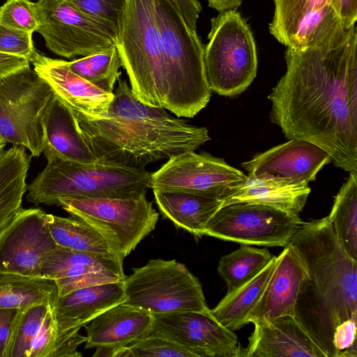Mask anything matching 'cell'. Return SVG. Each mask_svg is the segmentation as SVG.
I'll return each instance as SVG.
<instances>
[{
    "label": "cell",
    "mask_w": 357,
    "mask_h": 357,
    "mask_svg": "<svg viewBox=\"0 0 357 357\" xmlns=\"http://www.w3.org/2000/svg\"><path fill=\"white\" fill-rule=\"evenodd\" d=\"M287 70L268 96L286 138L321 148L337 167L357 172V31L341 42L285 52Z\"/></svg>",
    "instance_id": "obj_1"
},
{
    "label": "cell",
    "mask_w": 357,
    "mask_h": 357,
    "mask_svg": "<svg viewBox=\"0 0 357 357\" xmlns=\"http://www.w3.org/2000/svg\"><path fill=\"white\" fill-rule=\"evenodd\" d=\"M306 268L295 317L326 355L357 349V261L335 237L328 218L303 222L289 241Z\"/></svg>",
    "instance_id": "obj_2"
},
{
    "label": "cell",
    "mask_w": 357,
    "mask_h": 357,
    "mask_svg": "<svg viewBox=\"0 0 357 357\" xmlns=\"http://www.w3.org/2000/svg\"><path fill=\"white\" fill-rule=\"evenodd\" d=\"M73 114L82 136L98 159L140 169L195 151L210 140L207 128L141 102L126 80L120 78L106 117L94 119Z\"/></svg>",
    "instance_id": "obj_3"
},
{
    "label": "cell",
    "mask_w": 357,
    "mask_h": 357,
    "mask_svg": "<svg viewBox=\"0 0 357 357\" xmlns=\"http://www.w3.org/2000/svg\"><path fill=\"white\" fill-rule=\"evenodd\" d=\"M45 169L27 185L26 199L38 206H57L69 197L126 198L150 188L151 173L99 159L79 163L56 156L46 157Z\"/></svg>",
    "instance_id": "obj_4"
},
{
    "label": "cell",
    "mask_w": 357,
    "mask_h": 357,
    "mask_svg": "<svg viewBox=\"0 0 357 357\" xmlns=\"http://www.w3.org/2000/svg\"><path fill=\"white\" fill-rule=\"evenodd\" d=\"M116 46L136 98L172 112L154 0H126Z\"/></svg>",
    "instance_id": "obj_5"
},
{
    "label": "cell",
    "mask_w": 357,
    "mask_h": 357,
    "mask_svg": "<svg viewBox=\"0 0 357 357\" xmlns=\"http://www.w3.org/2000/svg\"><path fill=\"white\" fill-rule=\"evenodd\" d=\"M169 89L177 117L192 118L210 100L204 47L172 0H154Z\"/></svg>",
    "instance_id": "obj_6"
},
{
    "label": "cell",
    "mask_w": 357,
    "mask_h": 357,
    "mask_svg": "<svg viewBox=\"0 0 357 357\" xmlns=\"http://www.w3.org/2000/svg\"><path fill=\"white\" fill-rule=\"evenodd\" d=\"M204 61L209 88L225 96L243 92L257 75L253 34L237 10L220 13L211 20Z\"/></svg>",
    "instance_id": "obj_7"
},
{
    "label": "cell",
    "mask_w": 357,
    "mask_h": 357,
    "mask_svg": "<svg viewBox=\"0 0 357 357\" xmlns=\"http://www.w3.org/2000/svg\"><path fill=\"white\" fill-rule=\"evenodd\" d=\"M57 206L96 230L122 259L154 230L159 215L146 191L126 198H63Z\"/></svg>",
    "instance_id": "obj_8"
},
{
    "label": "cell",
    "mask_w": 357,
    "mask_h": 357,
    "mask_svg": "<svg viewBox=\"0 0 357 357\" xmlns=\"http://www.w3.org/2000/svg\"><path fill=\"white\" fill-rule=\"evenodd\" d=\"M30 66L0 79V137L39 156L45 145V119L54 98Z\"/></svg>",
    "instance_id": "obj_9"
},
{
    "label": "cell",
    "mask_w": 357,
    "mask_h": 357,
    "mask_svg": "<svg viewBox=\"0 0 357 357\" xmlns=\"http://www.w3.org/2000/svg\"><path fill=\"white\" fill-rule=\"evenodd\" d=\"M123 284V303L151 314L211 312L199 279L174 259H150L133 268Z\"/></svg>",
    "instance_id": "obj_10"
},
{
    "label": "cell",
    "mask_w": 357,
    "mask_h": 357,
    "mask_svg": "<svg viewBox=\"0 0 357 357\" xmlns=\"http://www.w3.org/2000/svg\"><path fill=\"white\" fill-rule=\"evenodd\" d=\"M36 30L53 53L67 59L85 56L116 45L118 27L89 15L66 0L35 2Z\"/></svg>",
    "instance_id": "obj_11"
},
{
    "label": "cell",
    "mask_w": 357,
    "mask_h": 357,
    "mask_svg": "<svg viewBox=\"0 0 357 357\" xmlns=\"http://www.w3.org/2000/svg\"><path fill=\"white\" fill-rule=\"evenodd\" d=\"M303 222L297 214L237 202L222 206L207 222L204 234L245 245L285 247Z\"/></svg>",
    "instance_id": "obj_12"
},
{
    "label": "cell",
    "mask_w": 357,
    "mask_h": 357,
    "mask_svg": "<svg viewBox=\"0 0 357 357\" xmlns=\"http://www.w3.org/2000/svg\"><path fill=\"white\" fill-rule=\"evenodd\" d=\"M248 175L224 159L188 151L170 158L151 173L150 188L177 190L224 199L245 183Z\"/></svg>",
    "instance_id": "obj_13"
},
{
    "label": "cell",
    "mask_w": 357,
    "mask_h": 357,
    "mask_svg": "<svg viewBox=\"0 0 357 357\" xmlns=\"http://www.w3.org/2000/svg\"><path fill=\"white\" fill-rule=\"evenodd\" d=\"M126 299L123 282L79 288L57 296L52 307L56 339L49 357H80L79 345L86 336L79 331L109 308Z\"/></svg>",
    "instance_id": "obj_14"
},
{
    "label": "cell",
    "mask_w": 357,
    "mask_h": 357,
    "mask_svg": "<svg viewBox=\"0 0 357 357\" xmlns=\"http://www.w3.org/2000/svg\"><path fill=\"white\" fill-rule=\"evenodd\" d=\"M40 208H22L0 234V272L40 277L44 262L58 247Z\"/></svg>",
    "instance_id": "obj_15"
},
{
    "label": "cell",
    "mask_w": 357,
    "mask_h": 357,
    "mask_svg": "<svg viewBox=\"0 0 357 357\" xmlns=\"http://www.w3.org/2000/svg\"><path fill=\"white\" fill-rule=\"evenodd\" d=\"M153 331L192 351L197 357H237L238 338L211 314H152Z\"/></svg>",
    "instance_id": "obj_16"
},
{
    "label": "cell",
    "mask_w": 357,
    "mask_h": 357,
    "mask_svg": "<svg viewBox=\"0 0 357 357\" xmlns=\"http://www.w3.org/2000/svg\"><path fill=\"white\" fill-rule=\"evenodd\" d=\"M331 162V156L314 144L291 139L255 155L242 163L255 177L268 178L292 184H308L318 172Z\"/></svg>",
    "instance_id": "obj_17"
},
{
    "label": "cell",
    "mask_w": 357,
    "mask_h": 357,
    "mask_svg": "<svg viewBox=\"0 0 357 357\" xmlns=\"http://www.w3.org/2000/svg\"><path fill=\"white\" fill-rule=\"evenodd\" d=\"M40 277L54 280L58 296L97 284L123 282V259L79 252L58 246L44 262Z\"/></svg>",
    "instance_id": "obj_18"
},
{
    "label": "cell",
    "mask_w": 357,
    "mask_h": 357,
    "mask_svg": "<svg viewBox=\"0 0 357 357\" xmlns=\"http://www.w3.org/2000/svg\"><path fill=\"white\" fill-rule=\"evenodd\" d=\"M30 63L54 95L73 112L94 119L106 117L114 92H106L74 73L66 61L47 57L36 50Z\"/></svg>",
    "instance_id": "obj_19"
},
{
    "label": "cell",
    "mask_w": 357,
    "mask_h": 357,
    "mask_svg": "<svg viewBox=\"0 0 357 357\" xmlns=\"http://www.w3.org/2000/svg\"><path fill=\"white\" fill-rule=\"evenodd\" d=\"M306 276L305 264L296 248L289 243L276 257L272 274L246 323L285 315L295 317L297 297Z\"/></svg>",
    "instance_id": "obj_20"
},
{
    "label": "cell",
    "mask_w": 357,
    "mask_h": 357,
    "mask_svg": "<svg viewBox=\"0 0 357 357\" xmlns=\"http://www.w3.org/2000/svg\"><path fill=\"white\" fill-rule=\"evenodd\" d=\"M245 348L237 357H326L295 317L285 315L253 323Z\"/></svg>",
    "instance_id": "obj_21"
},
{
    "label": "cell",
    "mask_w": 357,
    "mask_h": 357,
    "mask_svg": "<svg viewBox=\"0 0 357 357\" xmlns=\"http://www.w3.org/2000/svg\"><path fill=\"white\" fill-rule=\"evenodd\" d=\"M85 349L128 347L153 331L149 312L124 303L114 305L84 326Z\"/></svg>",
    "instance_id": "obj_22"
},
{
    "label": "cell",
    "mask_w": 357,
    "mask_h": 357,
    "mask_svg": "<svg viewBox=\"0 0 357 357\" xmlns=\"http://www.w3.org/2000/svg\"><path fill=\"white\" fill-rule=\"evenodd\" d=\"M45 145L43 153L79 163L99 159L82 136L73 111L56 96L45 119Z\"/></svg>",
    "instance_id": "obj_23"
},
{
    "label": "cell",
    "mask_w": 357,
    "mask_h": 357,
    "mask_svg": "<svg viewBox=\"0 0 357 357\" xmlns=\"http://www.w3.org/2000/svg\"><path fill=\"white\" fill-rule=\"evenodd\" d=\"M162 216L196 238L204 236L207 222L222 206V199L177 190H153Z\"/></svg>",
    "instance_id": "obj_24"
},
{
    "label": "cell",
    "mask_w": 357,
    "mask_h": 357,
    "mask_svg": "<svg viewBox=\"0 0 357 357\" xmlns=\"http://www.w3.org/2000/svg\"><path fill=\"white\" fill-rule=\"evenodd\" d=\"M310 188L308 184H292L248 174L244 185L222 200V205L250 202L272 206L298 215L304 208Z\"/></svg>",
    "instance_id": "obj_25"
},
{
    "label": "cell",
    "mask_w": 357,
    "mask_h": 357,
    "mask_svg": "<svg viewBox=\"0 0 357 357\" xmlns=\"http://www.w3.org/2000/svg\"><path fill=\"white\" fill-rule=\"evenodd\" d=\"M30 162L25 148L20 146L6 150L0 160V234L22 209Z\"/></svg>",
    "instance_id": "obj_26"
},
{
    "label": "cell",
    "mask_w": 357,
    "mask_h": 357,
    "mask_svg": "<svg viewBox=\"0 0 357 357\" xmlns=\"http://www.w3.org/2000/svg\"><path fill=\"white\" fill-rule=\"evenodd\" d=\"M57 296L58 288L54 280L0 272V308L25 310L37 304L53 307Z\"/></svg>",
    "instance_id": "obj_27"
},
{
    "label": "cell",
    "mask_w": 357,
    "mask_h": 357,
    "mask_svg": "<svg viewBox=\"0 0 357 357\" xmlns=\"http://www.w3.org/2000/svg\"><path fill=\"white\" fill-rule=\"evenodd\" d=\"M276 257L256 276L234 291L226 294L213 309L214 319L234 331L247 324L246 319L264 291L275 264Z\"/></svg>",
    "instance_id": "obj_28"
},
{
    "label": "cell",
    "mask_w": 357,
    "mask_h": 357,
    "mask_svg": "<svg viewBox=\"0 0 357 357\" xmlns=\"http://www.w3.org/2000/svg\"><path fill=\"white\" fill-rule=\"evenodd\" d=\"M46 219L58 246L79 252L121 259L96 230L81 220L47 213Z\"/></svg>",
    "instance_id": "obj_29"
},
{
    "label": "cell",
    "mask_w": 357,
    "mask_h": 357,
    "mask_svg": "<svg viewBox=\"0 0 357 357\" xmlns=\"http://www.w3.org/2000/svg\"><path fill=\"white\" fill-rule=\"evenodd\" d=\"M328 218L341 246L357 261V172L349 173L335 197Z\"/></svg>",
    "instance_id": "obj_30"
},
{
    "label": "cell",
    "mask_w": 357,
    "mask_h": 357,
    "mask_svg": "<svg viewBox=\"0 0 357 357\" xmlns=\"http://www.w3.org/2000/svg\"><path fill=\"white\" fill-rule=\"evenodd\" d=\"M350 29H344L339 16L331 5L328 4L302 22L287 47L300 50L344 41Z\"/></svg>",
    "instance_id": "obj_31"
},
{
    "label": "cell",
    "mask_w": 357,
    "mask_h": 357,
    "mask_svg": "<svg viewBox=\"0 0 357 357\" xmlns=\"http://www.w3.org/2000/svg\"><path fill=\"white\" fill-rule=\"evenodd\" d=\"M267 248H256L242 244L235 251L222 256L218 263V273L230 294L250 281L274 258Z\"/></svg>",
    "instance_id": "obj_32"
},
{
    "label": "cell",
    "mask_w": 357,
    "mask_h": 357,
    "mask_svg": "<svg viewBox=\"0 0 357 357\" xmlns=\"http://www.w3.org/2000/svg\"><path fill=\"white\" fill-rule=\"evenodd\" d=\"M66 63L74 73L109 93L114 92L121 74L122 62L115 45Z\"/></svg>",
    "instance_id": "obj_33"
},
{
    "label": "cell",
    "mask_w": 357,
    "mask_h": 357,
    "mask_svg": "<svg viewBox=\"0 0 357 357\" xmlns=\"http://www.w3.org/2000/svg\"><path fill=\"white\" fill-rule=\"evenodd\" d=\"M274 15L268 29L275 38L287 46L297 28L310 14L331 4L330 0H273Z\"/></svg>",
    "instance_id": "obj_34"
},
{
    "label": "cell",
    "mask_w": 357,
    "mask_h": 357,
    "mask_svg": "<svg viewBox=\"0 0 357 357\" xmlns=\"http://www.w3.org/2000/svg\"><path fill=\"white\" fill-rule=\"evenodd\" d=\"M50 305L37 304L23 311L15 338L11 357H29L32 340L39 333Z\"/></svg>",
    "instance_id": "obj_35"
},
{
    "label": "cell",
    "mask_w": 357,
    "mask_h": 357,
    "mask_svg": "<svg viewBox=\"0 0 357 357\" xmlns=\"http://www.w3.org/2000/svg\"><path fill=\"white\" fill-rule=\"evenodd\" d=\"M197 357L190 349L152 331L128 347V357Z\"/></svg>",
    "instance_id": "obj_36"
},
{
    "label": "cell",
    "mask_w": 357,
    "mask_h": 357,
    "mask_svg": "<svg viewBox=\"0 0 357 357\" xmlns=\"http://www.w3.org/2000/svg\"><path fill=\"white\" fill-rule=\"evenodd\" d=\"M0 23L26 32L36 31L38 22L35 2L30 0H7L0 7Z\"/></svg>",
    "instance_id": "obj_37"
},
{
    "label": "cell",
    "mask_w": 357,
    "mask_h": 357,
    "mask_svg": "<svg viewBox=\"0 0 357 357\" xmlns=\"http://www.w3.org/2000/svg\"><path fill=\"white\" fill-rule=\"evenodd\" d=\"M83 13L118 27L126 0H66Z\"/></svg>",
    "instance_id": "obj_38"
},
{
    "label": "cell",
    "mask_w": 357,
    "mask_h": 357,
    "mask_svg": "<svg viewBox=\"0 0 357 357\" xmlns=\"http://www.w3.org/2000/svg\"><path fill=\"white\" fill-rule=\"evenodd\" d=\"M32 33L0 23V52L29 60L36 50Z\"/></svg>",
    "instance_id": "obj_39"
},
{
    "label": "cell",
    "mask_w": 357,
    "mask_h": 357,
    "mask_svg": "<svg viewBox=\"0 0 357 357\" xmlns=\"http://www.w3.org/2000/svg\"><path fill=\"white\" fill-rule=\"evenodd\" d=\"M22 310L0 308V357H11L17 327Z\"/></svg>",
    "instance_id": "obj_40"
},
{
    "label": "cell",
    "mask_w": 357,
    "mask_h": 357,
    "mask_svg": "<svg viewBox=\"0 0 357 357\" xmlns=\"http://www.w3.org/2000/svg\"><path fill=\"white\" fill-rule=\"evenodd\" d=\"M56 335V324L52 307L45 317L39 333L31 342L29 357H49Z\"/></svg>",
    "instance_id": "obj_41"
},
{
    "label": "cell",
    "mask_w": 357,
    "mask_h": 357,
    "mask_svg": "<svg viewBox=\"0 0 357 357\" xmlns=\"http://www.w3.org/2000/svg\"><path fill=\"white\" fill-rule=\"evenodd\" d=\"M344 30L354 26L357 20V0H330Z\"/></svg>",
    "instance_id": "obj_42"
},
{
    "label": "cell",
    "mask_w": 357,
    "mask_h": 357,
    "mask_svg": "<svg viewBox=\"0 0 357 357\" xmlns=\"http://www.w3.org/2000/svg\"><path fill=\"white\" fill-rule=\"evenodd\" d=\"M176 5L186 24L194 31H197V21L202 10L197 0H172Z\"/></svg>",
    "instance_id": "obj_43"
},
{
    "label": "cell",
    "mask_w": 357,
    "mask_h": 357,
    "mask_svg": "<svg viewBox=\"0 0 357 357\" xmlns=\"http://www.w3.org/2000/svg\"><path fill=\"white\" fill-rule=\"evenodd\" d=\"M28 59L0 52V79L6 77L26 66Z\"/></svg>",
    "instance_id": "obj_44"
},
{
    "label": "cell",
    "mask_w": 357,
    "mask_h": 357,
    "mask_svg": "<svg viewBox=\"0 0 357 357\" xmlns=\"http://www.w3.org/2000/svg\"><path fill=\"white\" fill-rule=\"evenodd\" d=\"M243 0H207L208 6L219 13L237 10Z\"/></svg>",
    "instance_id": "obj_45"
},
{
    "label": "cell",
    "mask_w": 357,
    "mask_h": 357,
    "mask_svg": "<svg viewBox=\"0 0 357 357\" xmlns=\"http://www.w3.org/2000/svg\"><path fill=\"white\" fill-rule=\"evenodd\" d=\"M6 146V143L3 140V139L0 137V160L2 158L4 152L5 147Z\"/></svg>",
    "instance_id": "obj_46"
}]
</instances>
